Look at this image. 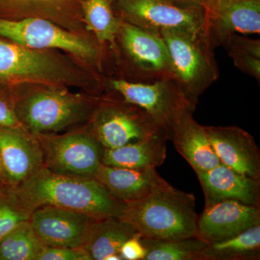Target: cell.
Masks as SVG:
<instances>
[{"label":"cell","instance_id":"27","mask_svg":"<svg viewBox=\"0 0 260 260\" xmlns=\"http://www.w3.org/2000/svg\"><path fill=\"white\" fill-rule=\"evenodd\" d=\"M236 67L260 81V41L241 34H232L221 43Z\"/></svg>","mask_w":260,"mask_h":260},{"label":"cell","instance_id":"6","mask_svg":"<svg viewBox=\"0 0 260 260\" xmlns=\"http://www.w3.org/2000/svg\"><path fill=\"white\" fill-rule=\"evenodd\" d=\"M120 20L150 31L198 32L208 28L206 8L177 0H116Z\"/></svg>","mask_w":260,"mask_h":260},{"label":"cell","instance_id":"4","mask_svg":"<svg viewBox=\"0 0 260 260\" xmlns=\"http://www.w3.org/2000/svg\"><path fill=\"white\" fill-rule=\"evenodd\" d=\"M52 88L13 98L15 114L27 131L35 136L55 135L90 120L99 103Z\"/></svg>","mask_w":260,"mask_h":260},{"label":"cell","instance_id":"7","mask_svg":"<svg viewBox=\"0 0 260 260\" xmlns=\"http://www.w3.org/2000/svg\"><path fill=\"white\" fill-rule=\"evenodd\" d=\"M76 77L59 58L0 37V85L10 88L23 82L60 85L76 83Z\"/></svg>","mask_w":260,"mask_h":260},{"label":"cell","instance_id":"24","mask_svg":"<svg viewBox=\"0 0 260 260\" xmlns=\"http://www.w3.org/2000/svg\"><path fill=\"white\" fill-rule=\"evenodd\" d=\"M81 11L86 28L97 42L114 47L120 19L116 16L110 0H83Z\"/></svg>","mask_w":260,"mask_h":260},{"label":"cell","instance_id":"3","mask_svg":"<svg viewBox=\"0 0 260 260\" xmlns=\"http://www.w3.org/2000/svg\"><path fill=\"white\" fill-rule=\"evenodd\" d=\"M174 79L195 109L200 95L218 80V65L208 29L198 32L164 30Z\"/></svg>","mask_w":260,"mask_h":260},{"label":"cell","instance_id":"22","mask_svg":"<svg viewBox=\"0 0 260 260\" xmlns=\"http://www.w3.org/2000/svg\"><path fill=\"white\" fill-rule=\"evenodd\" d=\"M83 0H0V18L37 17L67 25L81 9Z\"/></svg>","mask_w":260,"mask_h":260},{"label":"cell","instance_id":"10","mask_svg":"<svg viewBox=\"0 0 260 260\" xmlns=\"http://www.w3.org/2000/svg\"><path fill=\"white\" fill-rule=\"evenodd\" d=\"M111 88L121 100L134 104L148 112L170 139L173 127L191 107L175 80L172 78L150 82L126 79L110 80Z\"/></svg>","mask_w":260,"mask_h":260},{"label":"cell","instance_id":"9","mask_svg":"<svg viewBox=\"0 0 260 260\" xmlns=\"http://www.w3.org/2000/svg\"><path fill=\"white\" fill-rule=\"evenodd\" d=\"M36 138L42 148L44 168L54 174L94 179L102 164L104 148L88 130Z\"/></svg>","mask_w":260,"mask_h":260},{"label":"cell","instance_id":"12","mask_svg":"<svg viewBox=\"0 0 260 260\" xmlns=\"http://www.w3.org/2000/svg\"><path fill=\"white\" fill-rule=\"evenodd\" d=\"M0 161L13 188L21 185L44 167L39 140L24 128L0 127Z\"/></svg>","mask_w":260,"mask_h":260},{"label":"cell","instance_id":"5","mask_svg":"<svg viewBox=\"0 0 260 260\" xmlns=\"http://www.w3.org/2000/svg\"><path fill=\"white\" fill-rule=\"evenodd\" d=\"M90 121L88 131L105 148L167 135L144 109L123 100L101 101Z\"/></svg>","mask_w":260,"mask_h":260},{"label":"cell","instance_id":"33","mask_svg":"<svg viewBox=\"0 0 260 260\" xmlns=\"http://www.w3.org/2000/svg\"><path fill=\"white\" fill-rule=\"evenodd\" d=\"M177 1L181 2V3H189V4L200 5V6L206 8L208 0H177Z\"/></svg>","mask_w":260,"mask_h":260},{"label":"cell","instance_id":"16","mask_svg":"<svg viewBox=\"0 0 260 260\" xmlns=\"http://www.w3.org/2000/svg\"><path fill=\"white\" fill-rule=\"evenodd\" d=\"M205 129L220 164L260 179L259 149L249 133L235 126H209Z\"/></svg>","mask_w":260,"mask_h":260},{"label":"cell","instance_id":"32","mask_svg":"<svg viewBox=\"0 0 260 260\" xmlns=\"http://www.w3.org/2000/svg\"><path fill=\"white\" fill-rule=\"evenodd\" d=\"M7 186H10V185L8 184V179H7L4 170H3L1 161H0V188L7 187Z\"/></svg>","mask_w":260,"mask_h":260},{"label":"cell","instance_id":"14","mask_svg":"<svg viewBox=\"0 0 260 260\" xmlns=\"http://www.w3.org/2000/svg\"><path fill=\"white\" fill-rule=\"evenodd\" d=\"M260 225V207L235 200L205 205L198 215L197 236L208 244L226 240Z\"/></svg>","mask_w":260,"mask_h":260},{"label":"cell","instance_id":"34","mask_svg":"<svg viewBox=\"0 0 260 260\" xmlns=\"http://www.w3.org/2000/svg\"><path fill=\"white\" fill-rule=\"evenodd\" d=\"M110 1H111V0H110Z\"/></svg>","mask_w":260,"mask_h":260},{"label":"cell","instance_id":"26","mask_svg":"<svg viewBox=\"0 0 260 260\" xmlns=\"http://www.w3.org/2000/svg\"><path fill=\"white\" fill-rule=\"evenodd\" d=\"M44 247L30 221L25 222L0 241V260H38Z\"/></svg>","mask_w":260,"mask_h":260},{"label":"cell","instance_id":"29","mask_svg":"<svg viewBox=\"0 0 260 260\" xmlns=\"http://www.w3.org/2000/svg\"><path fill=\"white\" fill-rule=\"evenodd\" d=\"M0 127L24 128L15 114L11 90L3 85H0Z\"/></svg>","mask_w":260,"mask_h":260},{"label":"cell","instance_id":"19","mask_svg":"<svg viewBox=\"0 0 260 260\" xmlns=\"http://www.w3.org/2000/svg\"><path fill=\"white\" fill-rule=\"evenodd\" d=\"M94 179L113 197L128 203L145 197L162 178L155 169H126L102 164Z\"/></svg>","mask_w":260,"mask_h":260},{"label":"cell","instance_id":"28","mask_svg":"<svg viewBox=\"0 0 260 260\" xmlns=\"http://www.w3.org/2000/svg\"><path fill=\"white\" fill-rule=\"evenodd\" d=\"M32 211L13 187L0 188V241L19 225L29 221Z\"/></svg>","mask_w":260,"mask_h":260},{"label":"cell","instance_id":"11","mask_svg":"<svg viewBox=\"0 0 260 260\" xmlns=\"http://www.w3.org/2000/svg\"><path fill=\"white\" fill-rule=\"evenodd\" d=\"M116 42L138 75L137 82L174 79L169 51L158 32L120 20Z\"/></svg>","mask_w":260,"mask_h":260},{"label":"cell","instance_id":"23","mask_svg":"<svg viewBox=\"0 0 260 260\" xmlns=\"http://www.w3.org/2000/svg\"><path fill=\"white\" fill-rule=\"evenodd\" d=\"M260 257V225L235 237L208 244L200 260H256Z\"/></svg>","mask_w":260,"mask_h":260},{"label":"cell","instance_id":"18","mask_svg":"<svg viewBox=\"0 0 260 260\" xmlns=\"http://www.w3.org/2000/svg\"><path fill=\"white\" fill-rule=\"evenodd\" d=\"M193 112L188 111L181 116L173 127L169 140L195 172H206L220 162L210 144L205 126L194 120Z\"/></svg>","mask_w":260,"mask_h":260},{"label":"cell","instance_id":"13","mask_svg":"<svg viewBox=\"0 0 260 260\" xmlns=\"http://www.w3.org/2000/svg\"><path fill=\"white\" fill-rule=\"evenodd\" d=\"M94 219L79 212L44 205L34 210L29 221L44 246L77 248L83 245Z\"/></svg>","mask_w":260,"mask_h":260},{"label":"cell","instance_id":"15","mask_svg":"<svg viewBox=\"0 0 260 260\" xmlns=\"http://www.w3.org/2000/svg\"><path fill=\"white\" fill-rule=\"evenodd\" d=\"M206 13L214 47L232 34H260V0H208Z\"/></svg>","mask_w":260,"mask_h":260},{"label":"cell","instance_id":"30","mask_svg":"<svg viewBox=\"0 0 260 260\" xmlns=\"http://www.w3.org/2000/svg\"><path fill=\"white\" fill-rule=\"evenodd\" d=\"M38 260H92L82 247H50L45 246Z\"/></svg>","mask_w":260,"mask_h":260},{"label":"cell","instance_id":"20","mask_svg":"<svg viewBox=\"0 0 260 260\" xmlns=\"http://www.w3.org/2000/svg\"><path fill=\"white\" fill-rule=\"evenodd\" d=\"M167 140L162 133L117 148H104L102 164L126 169H156L167 158Z\"/></svg>","mask_w":260,"mask_h":260},{"label":"cell","instance_id":"1","mask_svg":"<svg viewBox=\"0 0 260 260\" xmlns=\"http://www.w3.org/2000/svg\"><path fill=\"white\" fill-rule=\"evenodd\" d=\"M13 189L32 210L52 205L102 219L121 217L126 207L125 203L113 197L93 178L59 175L44 167Z\"/></svg>","mask_w":260,"mask_h":260},{"label":"cell","instance_id":"2","mask_svg":"<svg viewBox=\"0 0 260 260\" xmlns=\"http://www.w3.org/2000/svg\"><path fill=\"white\" fill-rule=\"evenodd\" d=\"M195 207L194 195L176 189L162 179L145 197L126 203L120 218L143 239L174 240L197 236Z\"/></svg>","mask_w":260,"mask_h":260},{"label":"cell","instance_id":"25","mask_svg":"<svg viewBox=\"0 0 260 260\" xmlns=\"http://www.w3.org/2000/svg\"><path fill=\"white\" fill-rule=\"evenodd\" d=\"M141 239L147 251L144 260H200L208 245L198 236L174 240Z\"/></svg>","mask_w":260,"mask_h":260},{"label":"cell","instance_id":"21","mask_svg":"<svg viewBox=\"0 0 260 260\" xmlns=\"http://www.w3.org/2000/svg\"><path fill=\"white\" fill-rule=\"evenodd\" d=\"M137 234L135 228L120 217L94 219L81 247L92 260H106L112 254H120L124 243Z\"/></svg>","mask_w":260,"mask_h":260},{"label":"cell","instance_id":"17","mask_svg":"<svg viewBox=\"0 0 260 260\" xmlns=\"http://www.w3.org/2000/svg\"><path fill=\"white\" fill-rule=\"evenodd\" d=\"M196 174L204 191L205 205L235 200L259 207L260 179L247 177L222 164Z\"/></svg>","mask_w":260,"mask_h":260},{"label":"cell","instance_id":"31","mask_svg":"<svg viewBox=\"0 0 260 260\" xmlns=\"http://www.w3.org/2000/svg\"><path fill=\"white\" fill-rule=\"evenodd\" d=\"M146 252L139 233L126 240L120 249L123 260H144Z\"/></svg>","mask_w":260,"mask_h":260},{"label":"cell","instance_id":"8","mask_svg":"<svg viewBox=\"0 0 260 260\" xmlns=\"http://www.w3.org/2000/svg\"><path fill=\"white\" fill-rule=\"evenodd\" d=\"M0 37L35 50L60 49L92 63L101 59L96 44L45 18H0Z\"/></svg>","mask_w":260,"mask_h":260}]
</instances>
